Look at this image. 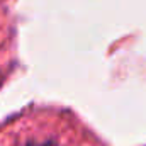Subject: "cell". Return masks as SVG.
Wrapping results in <instances>:
<instances>
[{
    "mask_svg": "<svg viewBox=\"0 0 146 146\" xmlns=\"http://www.w3.org/2000/svg\"><path fill=\"white\" fill-rule=\"evenodd\" d=\"M27 146H54L53 143H39V145H27Z\"/></svg>",
    "mask_w": 146,
    "mask_h": 146,
    "instance_id": "1",
    "label": "cell"
}]
</instances>
